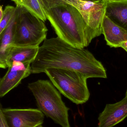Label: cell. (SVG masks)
Segmentation results:
<instances>
[{
    "mask_svg": "<svg viewBox=\"0 0 127 127\" xmlns=\"http://www.w3.org/2000/svg\"><path fill=\"white\" fill-rule=\"evenodd\" d=\"M31 73L44 72L52 68L67 69L82 73L88 79L107 77L100 62L84 48L74 47L57 36L46 39L39 47L35 60L31 65Z\"/></svg>",
    "mask_w": 127,
    "mask_h": 127,
    "instance_id": "1",
    "label": "cell"
},
{
    "mask_svg": "<svg viewBox=\"0 0 127 127\" xmlns=\"http://www.w3.org/2000/svg\"><path fill=\"white\" fill-rule=\"evenodd\" d=\"M57 36L79 48L89 46L86 24L79 10L64 0H38Z\"/></svg>",
    "mask_w": 127,
    "mask_h": 127,
    "instance_id": "2",
    "label": "cell"
},
{
    "mask_svg": "<svg viewBox=\"0 0 127 127\" xmlns=\"http://www.w3.org/2000/svg\"><path fill=\"white\" fill-rule=\"evenodd\" d=\"M28 88L35 97L39 109L47 117L62 127H71L68 119L69 108L51 82L39 80L29 83Z\"/></svg>",
    "mask_w": 127,
    "mask_h": 127,
    "instance_id": "3",
    "label": "cell"
},
{
    "mask_svg": "<svg viewBox=\"0 0 127 127\" xmlns=\"http://www.w3.org/2000/svg\"><path fill=\"white\" fill-rule=\"evenodd\" d=\"M44 72L59 91L75 104H83L89 100L90 93L87 78L82 73L58 68L48 69Z\"/></svg>",
    "mask_w": 127,
    "mask_h": 127,
    "instance_id": "4",
    "label": "cell"
},
{
    "mask_svg": "<svg viewBox=\"0 0 127 127\" xmlns=\"http://www.w3.org/2000/svg\"><path fill=\"white\" fill-rule=\"evenodd\" d=\"M16 7L14 44L38 47L46 39L48 29L44 22L21 6Z\"/></svg>",
    "mask_w": 127,
    "mask_h": 127,
    "instance_id": "5",
    "label": "cell"
},
{
    "mask_svg": "<svg viewBox=\"0 0 127 127\" xmlns=\"http://www.w3.org/2000/svg\"><path fill=\"white\" fill-rule=\"evenodd\" d=\"M106 3L103 0L83 1L78 9L86 24L88 44L102 34V24L105 15Z\"/></svg>",
    "mask_w": 127,
    "mask_h": 127,
    "instance_id": "6",
    "label": "cell"
},
{
    "mask_svg": "<svg viewBox=\"0 0 127 127\" xmlns=\"http://www.w3.org/2000/svg\"><path fill=\"white\" fill-rule=\"evenodd\" d=\"M9 127H34L42 125L44 115L39 109H3Z\"/></svg>",
    "mask_w": 127,
    "mask_h": 127,
    "instance_id": "7",
    "label": "cell"
},
{
    "mask_svg": "<svg viewBox=\"0 0 127 127\" xmlns=\"http://www.w3.org/2000/svg\"><path fill=\"white\" fill-rule=\"evenodd\" d=\"M8 68L4 76L0 79V98L18 86L23 79L32 74L31 64L14 62Z\"/></svg>",
    "mask_w": 127,
    "mask_h": 127,
    "instance_id": "8",
    "label": "cell"
},
{
    "mask_svg": "<svg viewBox=\"0 0 127 127\" xmlns=\"http://www.w3.org/2000/svg\"><path fill=\"white\" fill-rule=\"evenodd\" d=\"M127 117V95L121 101L106 105L99 114L97 127H113Z\"/></svg>",
    "mask_w": 127,
    "mask_h": 127,
    "instance_id": "9",
    "label": "cell"
},
{
    "mask_svg": "<svg viewBox=\"0 0 127 127\" xmlns=\"http://www.w3.org/2000/svg\"><path fill=\"white\" fill-rule=\"evenodd\" d=\"M102 34L110 47H121L127 41V31L113 23L105 15L102 24Z\"/></svg>",
    "mask_w": 127,
    "mask_h": 127,
    "instance_id": "10",
    "label": "cell"
},
{
    "mask_svg": "<svg viewBox=\"0 0 127 127\" xmlns=\"http://www.w3.org/2000/svg\"><path fill=\"white\" fill-rule=\"evenodd\" d=\"M105 16L127 31V0L106 1Z\"/></svg>",
    "mask_w": 127,
    "mask_h": 127,
    "instance_id": "11",
    "label": "cell"
},
{
    "mask_svg": "<svg viewBox=\"0 0 127 127\" xmlns=\"http://www.w3.org/2000/svg\"><path fill=\"white\" fill-rule=\"evenodd\" d=\"M39 47L13 45L10 47L7 59V68L14 62L31 64L36 57Z\"/></svg>",
    "mask_w": 127,
    "mask_h": 127,
    "instance_id": "12",
    "label": "cell"
},
{
    "mask_svg": "<svg viewBox=\"0 0 127 127\" xmlns=\"http://www.w3.org/2000/svg\"><path fill=\"white\" fill-rule=\"evenodd\" d=\"M16 22L15 13L8 26L0 35V68H7L6 61L10 47L14 44Z\"/></svg>",
    "mask_w": 127,
    "mask_h": 127,
    "instance_id": "13",
    "label": "cell"
},
{
    "mask_svg": "<svg viewBox=\"0 0 127 127\" xmlns=\"http://www.w3.org/2000/svg\"><path fill=\"white\" fill-rule=\"evenodd\" d=\"M16 6L24 7L44 22L47 20L38 0H11Z\"/></svg>",
    "mask_w": 127,
    "mask_h": 127,
    "instance_id": "14",
    "label": "cell"
},
{
    "mask_svg": "<svg viewBox=\"0 0 127 127\" xmlns=\"http://www.w3.org/2000/svg\"><path fill=\"white\" fill-rule=\"evenodd\" d=\"M16 10V7L9 5L7 6L4 8L3 18L0 22V35L11 21L15 13Z\"/></svg>",
    "mask_w": 127,
    "mask_h": 127,
    "instance_id": "15",
    "label": "cell"
},
{
    "mask_svg": "<svg viewBox=\"0 0 127 127\" xmlns=\"http://www.w3.org/2000/svg\"><path fill=\"white\" fill-rule=\"evenodd\" d=\"M3 109L0 103V127H9L3 113Z\"/></svg>",
    "mask_w": 127,
    "mask_h": 127,
    "instance_id": "16",
    "label": "cell"
},
{
    "mask_svg": "<svg viewBox=\"0 0 127 127\" xmlns=\"http://www.w3.org/2000/svg\"><path fill=\"white\" fill-rule=\"evenodd\" d=\"M65 1L68 3L73 5L75 6L77 9H78L83 0H64Z\"/></svg>",
    "mask_w": 127,
    "mask_h": 127,
    "instance_id": "17",
    "label": "cell"
},
{
    "mask_svg": "<svg viewBox=\"0 0 127 127\" xmlns=\"http://www.w3.org/2000/svg\"><path fill=\"white\" fill-rule=\"evenodd\" d=\"M3 7L2 6L0 5V22L3 18Z\"/></svg>",
    "mask_w": 127,
    "mask_h": 127,
    "instance_id": "18",
    "label": "cell"
},
{
    "mask_svg": "<svg viewBox=\"0 0 127 127\" xmlns=\"http://www.w3.org/2000/svg\"><path fill=\"white\" fill-rule=\"evenodd\" d=\"M121 47L123 48L124 47H127V41L125 42L121 46Z\"/></svg>",
    "mask_w": 127,
    "mask_h": 127,
    "instance_id": "19",
    "label": "cell"
},
{
    "mask_svg": "<svg viewBox=\"0 0 127 127\" xmlns=\"http://www.w3.org/2000/svg\"><path fill=\"white\" fill-rule=\"evenodd\" d=\"M83 1H96L98 0H81Z\"/></svg>",
    "mask_w": 127,
    "mask_h": 127,
    "instance_id": "20",
    "label": "cell"
},
{
    "mask_svg": "<svg viewBox=\"0 0 127 127\" xmlns=\"http://www.w3.org/2000/svg\"><path fill=\"white\" fill-rule=\"evenodd\" d=\"M42 127V125H37V126H35V127Z\"/></svg>",
    "mask_w": 127,
    "mask_h": 127,
    "instance_id": "21",
    "label": "cell"
},
{
    "mask_svg": "<svg viewBox=\"0 0 127 127\" xmlns=\"http://www.w3.org/2000/svg\"><path fill=\"white\" fill-rule=\"evenodd\" d=\"M106 1H111L119 0H103Z\"/></svg>",
    "mask_w": 127,
    "mask_h": 127,
    "instance_id": "22",
    "label": "cell"
},
{
    "mask_svg": "<svg viewBox=\"0 0 127 127\" xmlns=\"http://www.w3.org/2000/svg\"><path fill=\"white\" fill-rule=\"evenodd\" d=\"M123 49H124L125 51L127 52V47H124L123 48Z\"/></svg>",
    "mask_w": 127,
    "mask_h": 127,
    "instance_id": "23",
    "label": "cell"
},
{
    "mask_svg": "<svg viewBox=\"0 0 127 127\" xmlns=\"http://www.w3.org/2000/svg\"><path fill=\"white\" fill-rule=\"evenodd\" d=\"M127 95V92H126V95Z\"/></svg>",
    "mask_w": 127,
    "mask_h": 127,
    "instance_id": "24",
    "label": "cell"
},
{
    "mask_svg": "<svg viewBox=\"0 0 127 127\" xmlns=\"http://www.w3.org/2000/svg\"></svg>",
    "mask_w": 127,
    "mask_h": 127,
    "instance_id": "25",
    "label": "cell"
},
{
    "mask_svg": "<svg viewBox=\"0 0 127 127\" xmlns=\"http://www.w3.org/2000/svg\"></svg>",
    "mask_w": 127,
    "mask_h": 127,
    "instance_id": "26",
    "label": "cell"
}]
</instances>
